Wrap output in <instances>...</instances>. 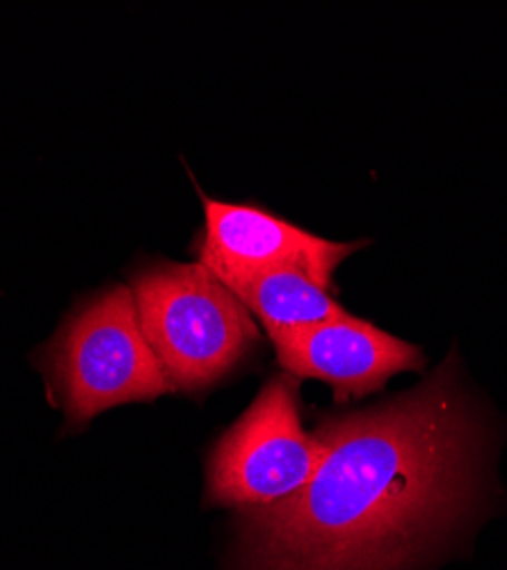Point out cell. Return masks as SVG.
<instances>
[{"instance_id":"cell-1","label":"cell","mask_w":507,"mask_h":570,"mask_svg":"<svg viewBox=\"0 0 507 570\" xmlns=\"http://www.w3.org/2000/svg\"><path fill=\"white\" fill-rule=\"evenodd\" d=\"M291 498L245 509L252 570H402L471 500L476 422L452 361L380 406L328 417Z\"/></svg>"},{"instance_id":"cell-2","label":"cell","mask_w":507,"mask_h":570,"mask_svg":"<svg viewBox=\"0 0 507 570\" xmlns=\"http://www.w3.org/2000/svg\"><path fill=\"white\" fill-rule=\"evenodd\" d=\"M130 293L174 391H206L259 343L250 308L202 263L147 267Z\"/></svg>"},{"instance_id":"cell-3","label":"cell","mask_w":507,"mask_h":570,"mask_svg":"<svg viewBox=\"0 0 507 570\" xmlns=\"http://www.w3.org/2000/svg\"><path fill=\"white\" fill-rule=\"evenodd\" d=\"M51 376L74 426L113 406L174 391L124 285L87 304L62 328L51 352Z\"/></svg>"},{"instance_id":"cell-4","label":"cell","mask_w":507,"mask_h":570,"mask_svg":"<svg viewBox=\"0 0 507 570\" xmlns=\"http://www.w3.org/2000/svg\"><path fill=\"white\" fill-rule=\"evenodd\" d=\"M295 389L291 374L270 379L247 413L217 441L208 459V502L243 511L267 507L313 478L320 445L304 432Z\"/></svg>"},{"instance_id":"cell-5","label":"cell","mask_w":507,"mask_h":570,"mask_svg":"<svg viewBox=\"0 0 507 570\" xmlns=\"http://www.w3.org/2000/svg\"><path fill=\"white\" fill-rule=\"evenodd\" d=\"M206 233L199 252V263L217 278L293 269L330 288L334 269L361 249V243H332L302 230L256 206L222 204L204 199Z\"/></svg>"},{"instance_id":"cell-6","label":"cell","mask_w":507,"mask_h":570,"mask_svg":"<svg viewBox=\"0 0 507 570\" xmlns=\"http://www.w3.org/2000/svg\"><path fill=\"white\" fill-rule=\"evenodd\" d=\"M270 338L286 374L328 382L337 400L376 393L393 374L423 367L419 347L354 315Z\"/></svg>"},{"instance_id":"cell-7","label":"cell","mask_w":507,"mask_h":570,"mask_svg":"<svg viewBox=\"0 0 507 570\" xmlns=\"http://www.w3.org/2000/svg\"><path fill=\"white\" fill-rule=\"evenodd\" d=\"M220 281L263 322L267 336L350 317L325 288L293 269L247 272Z\"/></svg>"}]
</instances>
